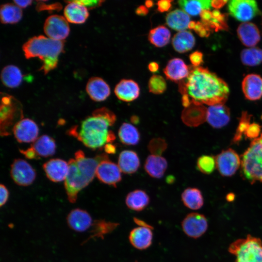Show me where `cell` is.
<instances>
[{
	"label": "cell",
	"mask_w": 262,
	"mask_h": 262,
	"mask_svg": "<svg viewBox=\"0 0 262 262\" xmlns=\"http://www.w3.org/2000/svg\"><path fill=\"white\" fill-rule=\"evenodd\" d=\"M179 90L188 98L190 104L209 106L225 104L229 93L224 81L200 66L190 68L187 77L179 82Z\"/></svg>",
	"instance_id": "cell-1"
},
{
	"label": "cell",
	"mask_w": 262,
	"mask_h": 262,
	"mask_svg": "<svg viewBox=\"0 0 262 262\" xmlns=\"http://www.w3.org/2000/svg\"><path fill=\"white\" fill-rule=\"evenodd\" d=\"M115 115L109 109L101 107L94 110L81 124L71 128L68 133L76 137L86 147L96 149L112 143L115 139L114 133L108 130L115 122Z\"/></svg>",
	"instance_id": "cell-2"
},
{
	"label": "cell",
	"mask_w": 262,
	"mask_h": 262,
	"mask_svg": "<svg viewBox=\"0 0 262 262\" xmlns=\"http://www.w3.org/2000/svg\"><path fill=\"white\" fill-rule=\"evenodd\" d=\"M108 159L109 157L106 153L88 158L81 150L75 152V159H70L68 162V172L64 183L67 198L70 203L76 202L80 191L94 179L99 164Z\"/></svg>",
	"instance_id": "cell-3"
},
{
	"label": "cell",
	"mask_w": 262,
	"mask_h": 262,
	"mask_svg": "<svg viewBox=\"0 0 262 262\" xmlns=\"http://www.w3.org/2000/svg\"><path fill=\"white\" fill-rule=\"evenodd\" d=\"M64 42L54 40L43 35L34 36L23 45L27 59L38 57L43 65L40 70L46 74L57 66L58 56L64 50Z\"/></svg>",
	"instance_id": "cell-4"
},
{
	"label": "cell",
	"mask_w": 262,
	"mask_h": 262,
	"mask_svg": "<svg viewBox=\"0 0 262 262\" xmlns=\"http://www.w3.org/2000/svg\"><path fill=\"white\" fill-rule=\"evenodd\" d=\"M241 166L244 178L251 184L262 182V133L242 155Z\"/></svg>",
	"instance_id": "cell-5"
},
{
	"label": "cell",
	"mask_w": 262,
	"mask_h": 262,
	"mask_svg": "<svg viewBox=\"0 0 262 262\" xmlns=\"http://www.w3.org/2000/svg\"><path fill=\"white\" fill-rule=\"evenodd\" d=\"M228 250L235 256V262H262V241L250 234L232 242Z\"/></svg>",
	"instance_id": "cell-6"
},
{
	"label": "cell",
	"mask_w": 262,
	"mask_h": 262,
	"mask_svg": "<svg viewBox=\"0 0 262 262\" xmlns=\"http://www.w3.org/2000/svg\"><path fill=\"white\" fill-rule=\"evenodd\" d=\"M16 115L22 118V111L20 102L12 96L1 93V135H8V128L12 125L14 126L20 121L18 120L19 118Z\"/></svg>",
	"instance_id": "cell-7"
},
{
	"label": "cell",
	"mask_w": 262,
	"mask_h": 262,
	"mask_svg": "<svg viewBox=\"0 0 262 262\" xmlns=\"http://www.w3.org/2000/svg\"><path fill=\"white\" fill-rule=\"evenodd\" d=\"M229 14L238 21L246 22L260 14L258 4L254 0H231L228 2Z\"/></svg>",
	"instance_id": "cell-8"
},
{
	"label": "cell",
	"mask_w": 262,
	"mask_h": 262,
	"mask_svg": "<svg viewBox=\"0 0 262 262\" xmlns=\"http://www.w3.org/2000/svg\"><path fill=\"white\" fill-rule=\"evenodd\" d=\"M10 174L14 182L22 186L32 184L36 175L35 170L31 165L22 159H16L13 161L11 165Z\"/></svg>",
	"instance_id": "cell-9"
},
{
	"label": "cell",
	"mask_w": 262,
	"mask_h": 262,
	"mask_svg": "<svg viewBox=\"0 0 262 262\" xmlns=\"http://www.w3.org/2000/svg\"><path fill=\"white\" fill-rule=\"evenodd\" d=\"M43 29L48 37L60 41L66 39L70 32L68 21L64 16L57 15H51L46 19Z\"/></svg>",
	"instance_id": "cell-10"
},
{
	"label": "cell",
	"mask_w": 262,
	"mask_h": 262,
	"mask_svg": "<svg viewBox=\"0 0 262 262\" xmlns=\"http://www.w3.org/2000/svg\"><path fill=\"white\" fill-rule=\"evenodd\" d=\"M215 162L219 172L225 177L234 175L241 164L239 156L231 148L222 151L215 157Z\"/></svg>",
	"instance_id": "cell-11"
},
{
	"label": "cell",
	"mask_w": 262,
	"mask_h": 262,
	"mask_svg": "<svg viewBox=\"0 0 262 262\" xmlns=\"http://www.w3.org/2000/svg\"><path fill=\"white\" fill-rule=\"evenodd\" d=\"M183 232L188 237L197 239L207 231L208 223L205 216L197 213L187 214L181 222Z\"/></svg>",
	"instance_id": "cell-12"
},
{
	"label": "cell",
	"mask_w": 262,
	"mask_h": 262,
	"mask_svg": "<svg viewBox=\"0 0 262 262\" xmlns=\"http://www.w3.org/2000/svg\"><path fill=\"white\" fill-rule=\"evenodd\" d=\"M121 172L118 165L108 159L99 164L96 176L101 182L116 187L122 180Z\"/></svg>",
	"instance_id": "cell-13"
},
{
	"label": "cell",
	"mask_w": 262,
	"mask_h": 262,
	"mask_svg": "<svg viewBox=\"0 0 262 262\" xmlns=\"http://www.w3.org/2000/svg\"><path fill=\"white\" fill-rule=\"evenodd\" d=\"M12 131L15 138L19 143L33 142L38 138V127L29 118L21 119L15 125Z\"/></svg>",
	"instance_id": "cell-14"
},
{
	"label": "cell",
	"mask_w": 262,
	"mask_h": 262,
	"mask_svg": "<svg viewBox=\"0 0 262 262\" xmlns=\"http://www.w3.org/2000/svg\"><path fill=\"white\" fill-rule=\"evenodd\" d=\"M230 114L224 104L209 106L207 108L206 121L214 128H221L228 124Z\"/></svg>",
	"instance_id": "cell-15"
},
{
	"label": "cell",
	"mask_w": 262,
	"mask_h": 262,
	"mask_svg": "<svg viewBox=\"0 0 262 262\" xmlns=\"http://www.w3.org/2000/svg\"><path fill=\"white\" fill-rule=\"evenodd\" d=\"M43 168L47 178L53 182H57L65 180L69 167L68 162L56 158L45 163Z\"/></svg>",
	"instance_id": "cell-16"
},
{
	"label": "cell",
	"mask_w": 262,
	"mask_h": 262,
	"mask_svg": "<svg viewBox=\"0 0 262 262\" xmlns=\"http://www.w3.org/2000/svg\"><path fill=\"white\" fill-rule=\"evenodd\" d=\"M67 223L72 230L77 232H83L92 225V219L90 214L86 211L76 208L70 212L66 217Z\"/></svg>",
	"instance_id": "cell-17"
},
{
	"label": "cell",
	"mask_w": 262,
	"mask_h": 262,
	"mask_svg": "<svg viewBox=\"0 0 262 262\" xmlns=\"http://www.w3.org/2000/svg\"><path fill=\"white\" fill-rule=\"evenodd\" d=\"M243 92L247 99L254 101L262 97V78L256 74L247 75L242 82Z\"/></svg>",
	"instance_id": "cell-18"
},
{
	"label": "cell",
	"mask_w": 262,
	"mask_h": 262,
	"mask_svg": "<svg viewBox=\"0 0 262 262\" xmlns=\"http://www.w3.org/2000/svg\"><path fill=\"white\" fill-rule=\"evenodd\" d=\"M86 91L89 97L95 101H102L110 95L109 85L101 78L92 77L88 81Z\"/></svg>",
	"instance_id": "cell-19"
},
{
	"label": "cell",
	"mask_w": 262,
	"mask_h": 262,
	"mask_svg": "<svg viewBox=\"0 0 262 262\" xmlns=\"http://www.w3.org/2000/svg\"><path fill=\"white\" fill-rule=\"evenodd\" d=\"M207 108L203 105L191 104L182 112V122L190 127L198 126L206 120Z\"/></svg>",
	"instance_id": "cell-20"
},
{
	"label": "cell",
	"mask_w": 262,
	"mask_h": 262,
	"mask_svg": "<svg viewBox=\"0 0 262 262\" xmlns=\"http://www.w3.org/2000/svg\"><path fill=\"white\" fill-rule=\"evenodd\" d=\"M164 72L168 79L180 82L187 77L190 68L182 59L175 58L168 61Z\"/></svg>",
	"instance_id": "cell-21"
},
{
	"label": "cell",
	"mask_w": 262,
	"mask_h": 262,
	"mask_svg": "<svg viewBox=\"0 0 262 262\" xmlns=\"http://www.w3.org/2000/svg\"><path fill=\"white\" fill-rule=\"evenodd\" d=\"M114 92L119 100L130 102L138 98L140 94V88L133 80L123 79L116 84Z\"/></svg>",
	"instance_id": "cell-22"
},
{
	"label": "cell",
	"mask_w": 262,
	"mask_h": 262,
	"mask_svg": "<svg viewBox=\"0 0 262 262\" xmlns=\"http://www.w3.org/2000/svg\"><path fill=\"white\" fill-rule=\"evenodd\" d=\"M67 4L64 10V17L71 23L82 24L89 16L88 9L76 0L66 1Z\"/></svg>",
	"instance_id": "cell-23"
},
{
	"label": "cell",
	"mask_w": 262,
	"mask_h": 262,
	"mask_svg": "<svg viewBox=\"0 0 262 262\" xmlns=\"http://www.w3.org/2000/svg\"><path fill=\"white\" fill-rule=\"evenodd\" d=\"M237 33L242 44L250 48L254 47L261 39L259 30L253 23L243 22L238 26Z\"/></svg>",
	"instance_id": "cell-24"
},
{
	"label": "cell",
	"mask_w": 262,
	"mask_h": 262,
	"mask_svg": "<svg viewBox=\"0 0 262 262\" xmlns=\"http://www.w3.org/2000/svg\"><path fill=\"white\" fill-rule=\"evenodd\" d=\"M151 229L139 227L132 229L129 234V239L131 245L139 250L147 248L152 244L153 233Z\"/></svg>",
	"instance_id": "cell-25"
},
{
	"label": "cell",
	"mask_w": 262,
	"mask_h": 262,
	"mask_svg": "<svg viewBox=\"0 0 262 262\" xmlns=\"http://www.w3.org/2000/svg\"><path fill=\"white\" fill-rule=\"evenodd\" d=\"M117 165L123 173L131 174L136 172L139 168L140 159L134 151L124 150L119 154Z\"/></svg>",
	"instance_id": "cell-26"
},
{
	"label": "cell",
	"mask_w": 262,
	"mask_h": 262,
	"mask_svg": "<svg viewBox=\"0 0 262 262\" xmlns=\"http://www.w3.org/2000/svg\"><path fill=\"white\" fill-rule=\"evenodd\" d=\"M167 165V162L164 158L151 154L146 160L144 169L150 177L160 179L164 174Z\"/></svg>",
	"instance_id": "cell-27"
},
{
	"label": "cell",
	"mask_w": 262,
	"mask_h": 262,
	"mask_svg": "<svg viewBox=\"0 0 262 262\" xmlns=\"http://www.w3.org/2000/svg\"><path fill=\"white\" fill-rule=\"evenodd\" d=\"M31 147L39 159L40 157H48L54 154L56 145L55 140L52 137L48 135H43L38 137Z\"/></svg>",
	"instance_id": "cell-28"
},
{
	"label": "cell",
	"mask_w": 262,
	"mask_h": 262,
	"mask_svg": "<svg viewBox=\"0 0 262 262\" xmlns=\"http://www.w3.org/2000/svg\"><path fill=\"white\" fill-rule=\"evenodd\" d=\"M149 196L144 190L136 189L128 194L125 203L130 209L140 212L144 210L149 204Z\"/></svg>",
	"instance_id": "cell-29"
},
{
	"label": "cell",
	"mask_w": 262,
	"mask_h": 262,
	"mask_svg": "<svg viewBox=\"0 0 262 262\" xmlns=\"http://www.w3.org/2000/svg\"><path fill=\"white\" fill-rule=\"evenodd\" d=\"M167 25L173 30L182 31L188 28L190 17L183 10L177 9L167 14L166 18Z\"/></svg>",
	"instance_id": "cell-30"
},
{
	"label": "cell",
	"mask_w": 262,
	"mask_h": 262,
	"mask_svg": "<svg viewBox=\"0 0 262 262\" xmlns=\"http://www.w3.org/2000/svg\"><path fill=\"white\" fill-rule=\"evenodd\" d=\"M174 49L180 53H184L191 50L195 44V38L189 31H182L178 32L172 40Z\"/></svg>",
	"instance_id": "cell-31"
},
{
	"label": "cell",
	"mask_w": 262,
	"mask_h": 262,
	"mask_svg": "<svg viewBox=\"0 0 262 262\" xmlns=\"http://www.w3.org/2000/svg\"><path fill=\"white\" fill-rule=\"evenodd\" d=\"M181 197L183 204L191 210H198L204 204L202 194L196 188H187L182 193Z\"/></svg>",
	"instance_id": "cell-32"
},
{
	"label": "cell",
	"mask_w": 262,
	"mask_h": 262,
	"mask_svg": "<svg viewBox=\"0 0 262 262\" xmlns=\"http://www.w3.org/2000/svg\"><path fill=\"white\" fill-rule=\"evenodd\" d=\"M0 78L5 86L9 88H15L21 83L23 75L18 67L14 65H8L2 69Z\"/></svg>",
	"instance_id": "cell-33"
},
{
	"label": "cell",
	"mask_w": 262,
	"mask_h": 262,
	"mask_svg": "<svg viewBox=\"0 0 262 262\" xmlns=\"http://www.w3.org/2000/svg\"><path fill=\"white\" fill-rule=\"evenodd\" d=\"M119 225L117 223L108 221L104 219L95 220L92 225L90 235L83 242L82 244L92 238H99L103 239L105 235L113 232Z\"/></svg>",
	"instance_id": "cell-34"
},
{
	"label": "cell",
	"mask_w": 262,
	"mask_h": 262,
	"mask_svg": "<svg viewBox=\"0 0 262 262\" xmlns=\"http://www.w3.org/2000/svg\"><path fill=\"white\" fill-rule=\"evenodd\" d=\"M118 135L121 142L126 145H136L140 140V134L138 129L129 123L124 122L121 125Z\"/></svg>",
	"instance_id": "cell-35"
},
{
	"label": "cell",
	"mask_w": 262,
	"mask_h": 262,
	"mask_svg": "<svg viewBox=\"0 0 262 262\" xmlns=\"http://www.w3.org/2000/svg\"><path fill=\"white\" fill-rule=\"evenodd\" d=\"M210 0H181L178 1L180 7L188 15L196 16L204 10H209L212 7Z\"/></svg>",
	"instance_id": "cell-36"
},
{
	"label": "cell",
	"mask_w": 262,
	"mask_h": 262,
	"mask_svg": "<svg viewBox=\"0 0 262 262\" xmlns=\"http://www.w3.org/2000/svg\"><path fill=\"white\" fill-rule=\"evenodd\" d=\"M22 16L21 9L15 3H8L0 6V18L3 24L16 23Z\"/></svg>",
	"instance_id": "cell-37"
},
{
	"label": "cell",
	"mask_w": 262,
	"mask_h": 262,
	"mask_svg": "<svg viewBox=\"0 0 262 262\" xmlns=\"http://www.w3.org/2000/svg\"><path fill=\"white\" fill-rule=\"evenodd\" d=\"M171 33L164 26H159L151 29L148 35L149 42L157 47H163L169 42Z\"/></svg>",
	"instance_id": "cell-38"
},
{
	"label": "cell",
	"mask_w": 262,
	"mask_h": 262,
	"mask_svg": "<svg viewBox=\"0 0 262 262\" xmlns=\"http://www.w3.org/2000/svg\"><path fill=\"white\" fill-rule=\"evenodd\" d=\"M241 60L246 66H258L262 63V49L257 47L244 49L241 53Z\"/></svg>",
	"instance_id": "cell-39"
},
{
	"label": "cell",
	"mask_w": 262,
	"mask_h": 262,
	"mask_svg": "<svg viewBox=\"0 0 262 262\" xmlns=\"http://www.w3.org/2000/svg\"><path fill=\"white\" fill-rule=\"evenodd\" d=\"M196 166L199 171L204 174H211L216 167L215 158L211 155H202L196 162Z\"/></svg>",
	"instance_id": "cell-40"
},
{
	"label": "cell",
	"mask_w": 262,
	"mask_h": 262,
	"mask_svg": "<svg viewBox=\"0 0 262 262\" xmlns=\"http://www.w3.org/2000/svg\"><path fill=\"white\" fill-rule=\"evenodd\" d=\"M166 87L165 79L160 75L152 76L148 82L149 91L154 94L159 95L163 93L166 90Z\"/></svg>",
	"instance_id": "cell-41"
},
{
	"label": "cell",
	"mask_w": 262,
	"mask_h": 262,
	"mask_svg": "<svg viewBox=\"0 0 262 262\" xmlns=\"http://www.w3.org/2000/svg\"><path fill=\"white\" fill-rule=\"evenodd\" d=\"M250 118L251 115L246 112H244L242 113L238 126L233 138V141L234 143H237L241 140L242 135L245 134L247 127L250 124Z\"/></svg>",
	"instance_id": "cell-42"
},
{
	"label": "cell",
	"mask_w": 262,
	"mask_h": 262,
	"mask_svg": "<svg viewBox=\"0 0 262 262\" xmlns=\"http://www.w3.org/2000/svg\"><path fill=\"white\" fill-rule=\"evenodd\" d=\"M167 144L161 138H154L149 142L147 148L152 155L161 156L166 149Z\"/></svg>",
	"instance_id": "cell-43"
},
{
	"label": "cell",
	"mask_w": 262,
	"mask_h": 262,
	"mask_svg": "<svg viewBox=\"0 0 262 262\" xmlns=\"http://www.w3.org/2000/svg\"><path fill=\"white\" fill-rule=\"evenodd\" d=\"M261 130V126L257 123L253 122L249 125L244 135L247 138L254 140L260 136Z\"/></svg>",
	"instance_id": "cell-44"
},
{
	"label": "cell",
	"mask_w": 262,
	"mask_h": 262,
	"mask_svg": "<svg viewBox=\"0 0 262 262\" xmlns=\"http://www.w3.org/2000/svg\"><path fill=\"white\" fill-rule=\"evenodd\" d=\"M36 9L38 11L47 10L51 11L53 10L59 11L62 6L60 3L56 2L54 3H46L47 1H37Z\"/></svg>",
	"instance_id": "cell-45"
},
{
	"label": "cell",
	"mask_w": 262,
	"mask_h": 262,
	"mask_svg": "<svg viewBox=\"0 0 262 262\" xmlns=\"http://www.w3.org/2000/svg\"><path fill=\"white\" fill-rule=\"evenodd\" d=\"M190 60L195 67H198L203 62V54L201 52L196 51L189 56Z\"/></svg>",
	"instance_id": "cell-46"
},
{
	"label": "cell",
	"mask_w": 262,
	"mask_h": 262,
	"mask_svg": "<svg viewBox=\"0 0 262 262\" xmlns=\"http://www.w3.org/2000/svg\"><path fill=\"white\" fill-rule=\"evenodd\" d=\"M172 0H162L157 2V9L160 12L163 13L168 11L172 6Z\"/></svg>",
	"instance_id": "cell-47"
},
{
	"label": "cell",
	"mask_w": 262,
	"mask_h": 262,
	"mask_svg": "<svg viewBox=\"0 0 262 262\" xmlns=\"http://www.w3.org/2000/svg\"><path fill=\"white\" fill-rule=\"evenodd\" d=\"M86 7L88 9L95 8L100 6L104 0H76Z\"/></svg>",
	"instance_id": "cell-48"
},
{
	"label": "cell",
	"mask_w": 262,
	"mask_h": 262,
	"mask_svg": "<svg viewBox=\"0 0 262 262\" xmlns=\"http://www.w3.org/2000/svg\"><path fill=\"white\" fill-rule=\"evenodd\" d=\"M0 206L1 207L7 202L9 195V191L6 186L2 184L0 185Z\"/></svg>",
	"instance_id": "cell-49"
},
{
	"label": "cell",
	"mask_w": 262,
	"mask_h": 262,
	"mask_svg": "<svg viewBox=\"0 0 262 262\" xmlns=\"http://www.w3.org/2000/svg\"><path fill=\"white\" fill-rule=\"evenodd\" d=\"M19 151L27 159H38V158L36 156L34 151L31 147L25 150L20 149Z\"/></svg>",
	"instance_id": "cell-50"
},
{
	"label": "cell",
	"mask_w": 262,
	"mask_h": 262,
	"mask_svg": "<svg viewBox=\"0 0 262 262\" xmlns=\"http://www.w3.org/2000/svg\"><path fill=\"white\" fill-rule=\"evenodd\" d=\"M104 150L108 154H114L116 152V147L112 143H107L104 147Z\"/></svg>",
	"instance_id": "cell-51"
},
{
	"label": "cell",
	"mask_w": 262,
	"mask_h": 262,
	"mask_svg": "<svg viewBox=\"0 0 262 262\" xmlns=\"http://www.w3.org/2000/svg\"><path fill=\"white\" fill-rule=\"evenodd\" d=\"M15 4L20 8H25L32 4V0H14Z\"/></svg>",
	"instance_id": "cell-52"
},
{
	"label": "cell",
	"mask_w": 262,
	"mask_h": 262,
	"mask_svg": "<svg viewBox=\"0 0 262 262\" xmlns=\"http://www.w3.org/2000/svg\"><path fill=\"white\" fill-rule=\"evenodd\" d=\"M148 12V8L144 5L139 6L136 9L135 13L139 16H146Z\"/></svg>",
	"instance_id": "cell-53"
},
{
	"label": "cell",
	"mask_w": 262,
	"mask_h": 262,
	"mask_svg": "<svg viewBox=\"0 0 262 262\" xmlns=\"http://www.w3.org/2000/svg\"><path fill=\"white\" fill-rule=\"evenodd\" d=\"M149 70L152 72H156L159 69V65L155 62H151L148 66Z\"/></svg>",
	"instance_id": "cell-54"
},
{
	"label": "cell",
	"mask_w": 262,
	"mask_h": 262,
	"mask_svg": "<svg viewBox=\"0 0 262 262\" xmlns=\"http://www.w3.org/2000/svg\"><path fill=\"white\" fill-rule=\"evenodd\" d=\"M133 220H134V221L135 222V223L136 224H137V225H138L139 226H141V227H144L149 228H150V229H153L152 226H151L150 225L147 224V223H146L145 222L143 221V220H140L139 219H138L137 218H134Z\"/></svg>",
	"instance_id": "cell-55"
},
{
	"label": "cell",
	"mask_w": 262,
	"mask_h": 262,
	"mask_svg": "<svg viewBox=\"0 0 262 262\" xmlns=\"http://www.w3.org/2000/svg\"><path fill=\"white\" fill-rule=\"evenodd\" d=\"M228 2L227 1H212V7H213L214 8H219L223 6L226 2Z\"/></svg>",
	"instance_id": "cell-56"
},
{
	"label": "cell",
	"mask_w": 262,
	"mask_h": 262,
	"mask_svg": "<svg viewBox=\"0 0 262 262\" xmlns=\"http://www.w3.org/2000/svg\"><path fill=\"white\" fill-rule=\"evenodd\" d=\"M235 195L233 193H229L226 196V199L229 202H231L234 200Z\"/></svg>",
	"instance_id": "cell-57"
},
{
	"label": "cell",
	"mask_w": 262,
	"mask_h": 262,
	"mask_svg": "<svg viewBox=\"0 0 262 262\" xmlns=\"http://www.w3.org/2000/svg\"><path fill=\"white\" fill-rule=\"evenodd\" d=\"M131 120L132 123L134 124H137L139 121V118L136 115L132 116L131 118Z\"/></svg>",
	"instance_id": "cell-58"
},
{
	"label": "cell",
	"mask_w": 262,
	"mask_h": 262,
	"mask_svg": "<svg viewBox=\"0 0 262 262\" xmlns=\"http://www.w3.org/2000/svg\"><path fill=\"white\" fill-rule=\"evenodd\" d=\"M153 4V2L151 0H147L145 2V5L147 8L152 7Z\"/></svg>",
	"instance_id": "cell-59"
}]
</instances>
